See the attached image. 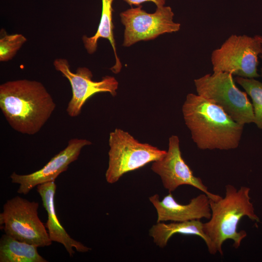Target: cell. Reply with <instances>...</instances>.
Returning <instances> with one entry per match:
<instances>
[{
  "label": "cell",
  "instance_id": "1",
  "mask_svg": "<svg viewBox=\"0 0 262 262\" xmlns=\"http://www.w3.org/2000/svg\"><path fill=\"white\" fill-rule=\"evenodd\" d=\"M56 106L51 95L38 81L20 79L0 85V109L9 125L19 133L38 132Z\"/></svg>",
  "mask_w": 262,
  "mask_h": 262
},
{
  "label": "cell",
  "instance_id": "2",
  "mask_svg": "<svg viewBox=\"0 0 262 262\" xmlns=\"http://www.w3.org/2000/svg\"><path fill=\"white\" fill-rule=\"evenodd\" d=\"M182 112L192 139L199 149L229 150L238 147L244 126L233 120L218 105L189 93Z\"/></svg>",
  "mask_w": 262,
  "mask_h": 262
},
{
  "label": "cell",
  "instance_id": "3",
  "mask_svg": "<svg viewBox=\"0 0 262 262\" xmlns=\"http://www.w3.org/2000/svg\"><path fill=\"white\" fill-rule=\"evenodd\" d=\"M225 196L216 200L210 198L211 217L203 223V229L217 252L223 255L222 245L228 239L233 241V246L237 249L247 236L246 231L237 230L240 220L244 216L259 222L250 201V189L242 186L239 189L233 185L225 186Z\"/></svg>",
  "mask_w": 262,
  "mask_h": 262
},
{
  "label": "cell",
  "instance_id": "4",
  "mask_svg": "<svg viewBox=\"0 0 262 262\" xmlns=\"http://www.w3.org/2000/svg\"><path fill=\"white\" fill-rule=\"evenodd\" d=\"M194 83L197 95L220 106L235 122L244 126L254 123L252 104L232 74L213 72L194 80Z\"/></svg>",
  "mask_w": 262,
  "mask_h": 262
},
{
  "label": "cell",
  "instance_id": "5",
  "mask_svg": "<svg viewBox=\"0 0 262 262\" xmlns=\"http://www.w3.org/2000/svg\"><path fill=\"white\" fill-rule=\"evenodd\" d=\"M109 145L105 178L111 184L116 182L124 174L156 161L166 153L150 144L139 142L129 132L118 128L110 132Z\"/></svg>",
  "mask_w": 262,
  "mask_h": 262
},
{
  "label": "cell",
  "instance_id": "6",
  "mask_svg": "<svg viewBox=\"0 0 262 262\" xmlns=\"http://www.w3.org/2000/svg\"><path fill=\"white\" fill-rule=\"evenodd\" d=\"M38 202L19 196L8 200L0 214V225L5 233L38 247L50 246L52 241L38 217Z\"/></svg>",
  "mask_w": 262,
  "mask_h": 262
},
{
  "label": "cell",
  "instance_id": "7",
  "mask_svg": "<svg viewBox=\"0 0 262 262\" xmlns=\"http://www.w3.org/2000/svg\"><path fill=\"white\" fill-rule=\"evenodd\" d=\"M262 51V43L255 36L232 34L212 52L213 71L246 78H258V56Z\"/></svg>",
  "mask_w": 262,
  "mask_h": 262
},
{
  "label": "cell",
  "instance_id": "8",
  "mask_svg": "<svg viewBox=\"0 0 262 262\" xmlns=\"http://www.w3.org/2000/svg\"><path fill=\"white\" fill-rule=\"evenodd\" d=\"M174 13L170 6L157 7L148 13L140 5L120 14L125 27L123 46L130 47L140 41L154 39L158 36L179 31L180 24L174 21Z\"/></svg>",
  "mask_w": 262,
  "mask_h": 262
},
{
  "label": "cell",
  "instance_id": "9",
  "mask_svg": "<svg viewBox=\"0 0 262 262\" xmlns=\"http://www.w3.org/2000/svg\"><path fill=\"white\" fill-rule=\"evenodd\" d=\"M53 66L69 81L71 86L72 97L66 109L70 117L78 116L85 102L97 93H109L113 97L116 95L118 82L114 77L106 76L99 81H95L89 68L79 67L76 72H73L68 60L64 58L55 59Z\"/></svg>",
  "mask_w": 262,
  "mask_h": 262
},
{
  "label": "cell",
  "instance_id": "10",
  "mask_svg": "<svg viewBox=\"0 0 262 262\" xmlns=\"http://www.w3.org/2000/svg\"><path fill=\"white\" fill-rule=\"evenodd\" d=\"M151 169L160 176L164 187L169 193L175 191L181 185H189L202 191L210 199L216 200L221 197L209 191L202 180L194 175L182 157L180 140L177 135H173L169 137L166 154L153 162Z\"/></svg>",
  "mask_w": 262,
  "mask_h": 262
},
{
  "label": "cell",
  "instance_id": "11",
  "mask_svg": "<svg viewBox=\"0 0 262 262\" xmlns=\"http://www.w3.org/2000/svg\"><path fill=\"white\" fill-rule=\"evenodd\" d=\"M91 144V142L85 139H71L67 146L51 158L40 169L25 175L13 172L10 178L12 183L19 185L17 192L27 195L38 185L55 181L60 174L67 169L70 164L78 159L82 149Z\"/></svg>",
  "mask_w": 262,
  "mask_h": 262
},
{
  "label": "cell",
  "instance_id": "12",
  "mask_svg": "<svg viewBox=\"0 0 262 262\" xmlns=\"http://www.w3.org/2000/svg\"><path fill=\"white\" fill-rule=\"evenodd\" d=\"M150 202L156 209L157 222L165 221L184 222L211 217L210 199L204 193L192 198L187 204L178 202L171 193L160 199L158 194L149 197Z\"/></svg>",
  "mask_w": 262,
  "mask_h": 262
},
{
  "label": "cell",
  "instance_id": "13",
  "mask_svg": "<svg viewBox=\"0 0 262 262\" xmlns=\"http://www.w3.org/2000/svg\"><path fill=\"white\" fill-rule=\"evenodd\" d=\"M56 189L55 181L37 186V191L41 196L43 207L47 213L48 219L45 225L50 240L52 242L63 245L70 257H72L75 253L74 248L79 252H87L91 250V248L71 238L60 223L54 205Z\"/></svg>",
  "mask_w": 262,
  "mask_h": 262
},
{
  "label": "cell",
  "instance_id": "14",
  "mask_svg": "<svg viewBox=\"0 0 262 262\" xmlns=\"http://www.w3.org/2000/svg\"><path fill=\"white\" fill-rule=\"evenodd\" d=\"M176 234L198 236L205 242L209 252L214 255L217 252L211 241L205 234L203 223L200 220L184 222H157L149 230V235L154 243L161 248L164 247L170 238Z\"/></svg>",
  "mask_w": 262,
  "mask_h": 262
},
{
  "label": "cell",
  "instance_id": "15",
  "mask_svg": "<svg viewBox=\"0 0 262 262\" xmlns=\"http://www.w3.org/2000/svg\"><path fill=\"white\" fill-rule=\"evenodd\" d=\"M114 0H101L102 10L100 22L95 34L91 37L83 35L82 37L84 47L88 53L92 54L97 49L98 41L102 38L108 39L114 50L115 63L110 69L115 74L119 73L122 68V64L118 57L114 38L113 23L112 7Z\"/></svg>",
  "mask_w": 262,
  "mask_h": 262
},
{
  "label": "cell",
  "instance_id": "16",
  "mask_svg": "<svg viewBox=\"0 0 262 262\" xmlns=\"http://www.w3.org/2000/svg\"><path fill=\"white\" fill-rule=\"evenodd\" d=\"M37 248L5 233L0 239V262H47Z\"/></svg>",
  "mask_w": 262,
  "mask_h": 262
},
{
  "label": "cell",
  "instance_id": "17",
  "mask_svg": "<svg viewBox=\"0 0 262 262\" xmlns=\"http://www.w3.org/2000/svg\"><path fill=\"white\" fill-rule=\"evenodd\" d=\"M235 80L251 98L255 119L254 123L262 130V82L254 78L238 76Z\"/></svg>",
  "mask_w": 262,
  "mask_h": 262
},
{
  "label": "cell",
  "instance_id": "18",
  "mask_svg": "<svg viewBox=\"0 0 262 262\" xmlns=\"http://www.w3.org/2000/svg\"><path fill=\"white\" fill-rule=\"evenodd\" d=\"M0 61L12 60L17 52L27 41V38L20 33L7 34L3 29L0 30Z\"/></svg>",
  "mask_w": 262,
  "mask_h": 262
},
{
  "label": "cell",
  "instance_id": "19",
  "mask_svg": "<svg viewBox=\"0 0 262 262\" xmlns=\"http://www.w3.org/2000/svg\"><path fill=\"white\" fill-rule=\"evenodd\" d=\"M130 5L139 6L142 3L150 1L153 2L157 7L164 6L166 0H123Z\"/></svg>",
  "mask_w": 262,
  "mask_h": 262
},
{
  "label": "cell",
  "instance_id": "20",
  "mask_svg": "<svg viewBox=\"0 0 262 262\" xmlns=\"http://www.w3.org/2000/svg\"><path fill=\"white\" fill-rule=\"evenodd\" d=\"M255 36L262 43V36L256 35Z\"/></svg>",
  "mask_w": 262,
  "mask_h": 262
}]
</instances>
